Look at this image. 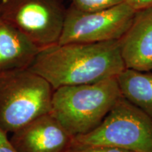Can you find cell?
<instances>
[{
  "mask_svg": "<svg viewBox=\"0 0 152 152\" xmlns=\"http://www.w3.org/2000/svg\"><path fill=\"white\" fill-rule=\"evenodd\" d=\"M126 68L119 40L56 44L42 49L28 69L41 75L54 90L117 77Z\"/></svg>",
  "mask_w": 152,
  "mask_h": 152,
  "instance_id": "obj_1",
  "label": "cell"
},
{
  "mask_svg": "<svg viewBox=\"0 0 152 152\" xmlns=\"http://www.w3.org/2000/svg\"><path fill=\"white\" fill-rule=\"evenodd\" d=\"M121 96L116 77L66 85L54 90L49 113L74 137L97 128Z\"/></svg>",
  "mask_w": 152,
  "mask_h": 152,
  "instance_id": "obj_2",
  "label": "cell"
},
{
  "mask_svg": "<svg viewBox=\"0 0 152 152\" xmlns=\"http://www.w3.org/2000/svg\"><path fill=\"white\" fill-rule=\"evenodd\" d=\"M54 90L46 79L28 68L0 73V128L12 134L50 113Z\"/></svg>",
  "mask_w": 152,
  "mask_h": 152,
  "instance_id": "obj_3",
  "label": "cell"
},
{
  "mask_svg": "<svg viewBox=\"0 0 152 152\" xmlns=\"http://www.w3.org/2000/svg\"><path fill=\"white\" fill-rule=\"evenodd\" d=\"M111 146L152 152V118L122 96L96 128L73 138V146Z\"/></svg>",
  "mask_w": 152,
  "mask_h": 152,
  "instance_id": "obj_4",
  "label": "cell"
},
{
  "mask_svg": "<svg viewBox=\"0 0 152 152\" xmlns=\"http://www.w3.org/2000/svg\"><path fill=\"white\" fill-rule=\"evenodd\" d=\"M67 9L62 0H1L0 17L41 49L58 42Z\"/></svg>",
  "mask_w": 152,
  "mask_h": 152,
  "instance_id": "obj_5",
  "label": "cell"
},
{
  "mask_svg": "<svg viewBox=\"0 0 152 152\" xmlns=\"http://www.w3.org/2000/svg\"><path fill=\"white\" fill-rule=\"evenodd\" d=\"M135 12L127 1L93 11L79 10L71 4L58 44L119 40L130 28Z\"/></svg>",
  "mask_w": 152,
  "mask_h": 152,
  "instance_id": "obj_6",
  "label": "cell"
},
{
  "mask_svg": "<svg viewBox=\"0 0 152 152\" xmlns=\"http://www.w3.org/2000/svg\"><path fill=\"white\" fill-rule=\"evenodd\" d=\"M73 138L47 113L12 133L9 140L18 152H66L71 147Z\"/></svg>",
  "mask_w": 152,
  "mask_h": 152,
  "instance_id": "obj_7",
  "label": "cell"
},
{
  "mask_svg": "<svg viewBox=\"0 0 152 152\" xmlns=\"http://www.w3.org/2000/svg\"><path fill=\"white\" fill-rule=\"evenodd\" d=\"M126 68L152 69V5L136 10L128 31L119 39Z\"/></svg>",
  "mask_w": 152,
  "mask_h": 152,
  "instance_id": "obj_8",
  "label": "cell"
},
{
  "mask_svg": "<svg viewBox=\"0 0 152 152\" xmlns=\"http://www.w3.org/2000/svg\"><path fill=\"white\" fill-rule=\"evenodd\" d=\"M41 49L0 17V73L26 69Z\"/></svg>",
  "mask_w": 152,
  "mask_h": 152,
  "instance_id": "obj_9",
  "label": "cell"
},
{
  "mask_svg": "<svg viewBox=\"0 0 152 152\" xmlns=\"http://www.w3.org/2000/svg\"><path fill=\"white\" fill-rule=\"evenodd\" d=\"M116 78L123 97L152 118V73L125 68Z\"/></svg>",
  "mask_w": 152,
  "mask_h": 152,
  "instance_id": "obj_10",
  "label": "cell"
},
{
  "mask_svg": "<svg viewBox=\"0 0 152 152\" xmlns=\"http://www.w3.org/2000/svg\"><path fill=\"white\" fill-rule=\"evenodd\" d=\"M126 0H71V5L79 10L93 11L114 7Z\"/></svg>",
  "mask_w": 152,
  "mask_h": 152,
  "instance_id": "obj_11",
  "label": "cell"
},
{
  "mask_svg": "<svg viewBox=\"0 0 152 152\" xmlns=\"http://www.w3.org/2000/svg\"><path fill=\"white\" fill-rule=\"evenodd\" d=\"M66 152H131L111 146H73Z\"/></svg>",
  "mask_w": 152,
  "mask_h": 152,
  "instance_id": "obj_12",
  "label": "cell"
},
{
  "mask_svg": "<svg viewBox=\"0 0 152 152\" xmlns=\"http://www.w3.org/2000/svg\"><path fill=\"white\" fill-rule=\"evenodd\" d=\"M0 152H18L11 143L8 134L0 128Z\"/></svg>",
  "mask_w": 152,
  "mask_h": 152,
  "instance_id": "obj_13",
  "label": "cell"
},
{
  "mask_svg": "<svg viewBox=\"0 0 152 152\" xmlns=\"http://www.w3.org/2000/svg\"><path fill=\"white\" fill-rule=\"evenodd\" d=\"M135 10L152 5V0H126Z\"/></svg>",
  "mask_w": 152,
  "mask_h": 152,
  "instance_id": "obj_14",
  "label": "cell"
},
{
  "mask_svg": "<svg viewBox=\"0 0 152 152\" xmlns=\"http://www.w3.org/2000/svg\"><path fill=\"white\" fill-rule=\"evenodd\" d=\"M1 0H0V2H1Z\"/></svg>",
  "mask_w": 152,
  "mask_h": 152,
  "instance_id": "obj_15",
  "label": "cell"
}]
</instances>
